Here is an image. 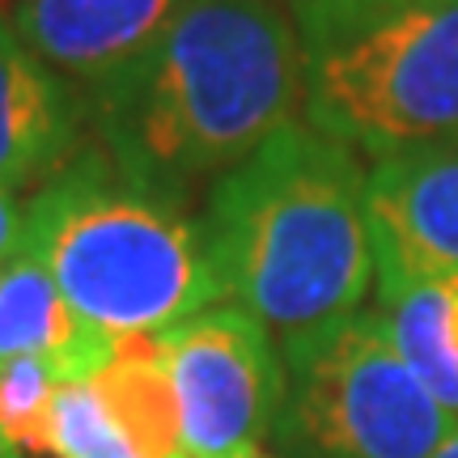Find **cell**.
I'll return each instance as SVG.
<instances>
[{"label":"cell","mask_w":458,"mask_h":458,"mask_svg":"<svg viewBox=\"0 0 458 458\" xmlns=\"http://www.w3.org/2000/svg\"><path fill=\"white\" fill-rule=\"evenodd\" d=\"M21 238H26V199L0 187V263L21 255Z\"/></svg>","instance_id":"obj_15"},{"label":"cell","mask_w":458,"mask_h":458,"mask_svg":"<svg viewBox=\"0 0 458 458\" xmlns=\"http://www.w3.org/2000/svg\"><path fill=\"white\" fill-rule=\"evenodd\" d=\"M377 306L458 276V140L377 157L365 170Z\"/></svg>","instance_id":"obj_7"},{"label":"cell","mask_w":458,"mask_h":458,"mask_svg":"<svg viewBox=\"0 0 458 458\" xmlns=\"http://www.w3.org/2000/svg\"><path fill=\"white\" fill-rule=\"evenodd\" d=\"M123 335L94 327L72 314L60 284L34 255L0 263V365L17 357H47L60 386L89 382L114 357Z\"/></svg>","instance_id":"obj_10"},{"label":"cell","mask_w":458,"mask_h":458,"mask_svg":"<svg viewBox=\"0 0 458 458\" xmlns=\"http://www.w3.org/2000/svg\"><path fill=\"white\" fill-rule=\"evenodd\" d=\"M276 437L293 458H433L458 420L399 352L377 306L280 344Z\"/></svg>","instance_id":"obj_5"},{"label":"cell","mask_w":458,"mask_h":458,"mask_svg":"<svg viewBox=\"0 0 458 458\" xmlns=\"http://www.w3.org/2000/svg\"><path fill=\"white\" fill-rule=\"evenodd\" d=\"M21 250L77 318L111 335H157L221 301L204 225L119 174L102 148H81L26 199Z\"/></svg>","instance_id":"obj_3"},{"label":"cell","mask_w":458,"mask_h":458,"mask_svg":"<svg viewBox=\"0 0 458 458\" xmlns=\"http://www.w3.org/2000/svg\"><path fill=\"white\" fill-rule=\"evenodd\" d=\"M301 119L369 162L458 140V0H289Z\"/></svg>","instance_id":"obj_4"},{"label":"cell","mask_w":458,"mask_h":458,"mask_svg":"<svg viewBox=\"0 0 458 458\" xmlns=\"http://www.w3.org/2000/svg\"><path fill=\"white\" fill-rule=\"evenodd\" d=\"M81 102L119 174L187 204L196 182H216L301 119L289 0H191L136 64Z\"/></svg>","instance_id":"obj_1"},{"label":"cell","mask_w":458,"mask_h":458,"mask_svg":"<svg viewBox=\"0 0 458 458\" xmlns=\"http://www.w3.org/2000/svg\"><path fill=\"white\" fill-rule=\"evenodd\" d=\"M55 391L60 377L47 357H17L0 365V433L26 454H43V428Z\"/></svg>","instance_id":"obj_14"},{"label":"cell","mask_w":458,"mask_h":458,"mask_svg":"<svg viewBox=\"0 0 458 458\" xmlns=\"http://www.w3.org/2000/svg\"><path fill=\"white\" fill-rule=\"evenodd\" d=\"M0 458H30V454H26L21 445H17V442H9V437L0 433Z\"/></svg>","instance_id":"obj_16"},{"label":"cell","mask_w":458,"mask_h":458,"mask_svg":"<svg viewBox=\"0 0 458 458\" xmlns=\"http://www.w3.org/2000/svg\"><path fill=\"white\" fill-rule=\"evenodd\" d=\"M43 454L51 458H145L111 416L94 382H64L47 411Z\"/></svg>","instance_id":"obj_13"},{"label":"cell","mask_w":458,"mask_h":458,"mask_svg":"<svg viewBox=\"0 0 458 458\" xmlns=\"http://www.w3.org/2000/svg\"><path fill=\"white\" fill-rule=\"evenodd\" d=\"M377 306V301H374ZM391 335L416 377L458 420V276L428 280L382 301Z\"/></svg>","instance_id":"obj_12"},{"label":"cell","mask_w":458,"mask_h":458,"mask_svg":"<svg viewBox=\"0 0 458 458\" xmlns=\"http://www.w3.org/2000/svg\"><path fill=\"white\" fill-rule=\"evenodd\" d=\"M433 458H458V428H454V433H450V437H445V442H442V450H437V454H433Z\"/></svg>","instance_id":"obj_17"},{"label":"cell","mask_w":458,"mask_h":458,"mask_svg":"<svg viewBox=\"0 0 458 458\" xmlns=\"http://www.w3.org/2000/svg\"><path fill=\"white\" fill-rule=\"evenodd\" d=\"M199 225L221 301L255 314L276 344L360 310L374 289L360 153L306 119L225 170Z\"/></svg>","instance_id":"obj_2"},{"label":"cell","mask_w":458,"mask_h":458,"mask_svg":"<svg viewBox=\"0 0 458 458\" xmlns=\"http://www.w3.org/2000/svg\"><path fill=\"white\" fill-rule=\"evenodd\" d=\"M182 420V458H246L276 437L284 357L276 335L233 301L157 331Z\"/></svg>","instance_id":"obj_6"},{"label":"cell","mask_w":458,"mask_h":458,"mask_svg":"<svg viewBox=\"0 0 458 458\" xmlns=\"http://www.w3.org/2000/svg\"><path fill=\"white\" fill-rule=\"evenodd\" d=\"M85 102L0 17V187L26 191L81 153Z\"/></svg>","instance_id":"obj_9"},{"label":"cell","mask_w":458,"mask_h":458,"mask_svg":"<svg viewBox=\"0 0 458 458\" xmlns=\"http://www.w3.org/2000/svg\"><path fill=\"white\" fill-rule=\"evenodd\" d=\"M187 4L191 0H13L9 26L85 98L136 64Z\"/></svg>","instance_id":"obj_8"},{"label":"cell","mask_w":458,"mask_h":458,"mask_svg":"<svg viewBox=\"0 0 458 458\" xmlns=\"http://www.w3.org/2000/svg\"><path fill=\"white\" fill-rule=\"evenodd\" d=\"M246 458H289V454H267V450H255V454H246Z\"/></svg>","instance_id":"obj_18"},{"label":"cell","mask_w":458,"mask_h":458,"mask_svg":"<svg viewBox=\"0 0 458 458\" xmlns=\"http://www.w3.org/2000/svg\"><path fill=\"white\" fill-rule=\"evenodd\" d=\"M111 416L145 458H182V420L157 335H123L114 357L89 377Z\"/></svg>","instance_id":"obj_11"}]
</instances>
